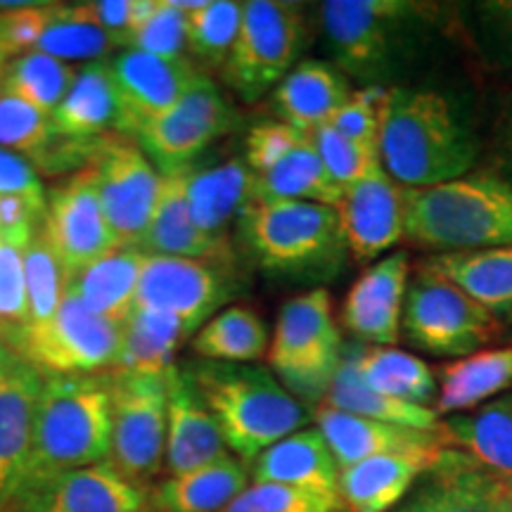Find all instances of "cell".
Listing matches in <instances>:
<instances>
[{"label": "cell", "mask_w": 512, "mask_h": 512, "mask_svg": "<svg viewBox=\"0 0 512 512\" xmlns=\"http://www.w3.org/2000/svg\"><path fill=\"white\" fill-rule=\"evenodd\" d=\"M318 406L335 408V411L358 415V418L389 422V425L413 427V430H437L439 427L434 408L392 399L368 387L356 368V344H344L342 361L332 375L325 399Z\"/></svg>", "instance_id": "1f68e13d"}, {"label": "cell", "mask_w": 512, "mask_h": 512, "mask_svg": "<svg viewBox=\"0 0 512 512\" xmlns=\"http://www.w3.org/2000/svg\"><path fill=\"white\" fill-rule=\"evenodd\" d=\"M399 512H432V510H430V505L425 503V498H422L420 494H415L406 505H401Z\"/></svg>", "instance_id": "9f6ffc18"}, {"label": "cell", "mask_w": 512, "mask_h": 512, "mask_svg": "<svg viewBox=\"0 0 512 512\" xmlns=\"http://www.w3.org/2000/svg\"><path fill=\"white\" fill-rule=\"evenodd\" d=\"M185 195L195 226L214 242H228L230 223H238L252 195V171L245 159H226L216 166H190Z\"/></svg>", "instance_id": "4316f807"}, {"label": "cell", "mask_w": 512, "mask_h": 512, "mask_svg": "<svg viewBox=\"0 0 512 512\" xmlns=\"http://www.w3.org/2000/svg\"><path fill=\"white\" fill-rule=\"evenodd\" d=\"M242 3L209 0L185 10V50L204 67H223L238 36Z\"/></svg>", "instance_id": "7bdbcfd3"}, {"label": "cell", "mask_w": 512, "mask_h": 512, "mask_svg": "<svg viewBox=\"0 0 512 512\" xmlns=\"http://www.w3.org/2000/svg\"><path fill=\"white\" fill-rule=\"evenodd\" d=\"M508 140H510V147H512V112H510V124H508Z\"/></svg>", "instance_id": "680465c9"}, {"label": "cell", "mask_w": 512, "mask_h": 512, "mask_svg": "<svg viewBox=\"0 0 512 512\" xmlns=\"http://www.w3.org/2000/svg\"><path fill=\"white\" fill-rule=\"evenodd\" d=\"M192 351L202 361L252 363L268 356V328L252 306L233 304L211 316L192 337Z\"/></svg>", "instance_id": "74e56055"}, {"label": "cell", "mask_w": 512, "mask_h": 512, "mask_svg": "<svg viewBox=\"0 0 512 512\" xmlns=\"http://www.w3.org/2000/svg\"><path fill=\"white\" fill-rule=\"evenodd\" d=\"M110 375V463L128 482L150 491L164 470V375Z\"/></svg>", "instance_id": "9c48e42d"}, {"label": "cell", "mask_w": 512, "mask_h": 512, "mask_svg": "<svg viewBox=\"0 0 512 512\" xmlns=\"http://www.w3.org/2000/svg\"><path fill=\"white\" fill-rule=\"evenodd\" d=\"M185 375L214 415L230 451L242 463H254L266 448L299 432L309 413L271 370L247 363L190 361Z\"/></svg>", "instance_id": "3957f363"}, {"label": "cell", "mask_w": 512, "mask_h": 512, "mask_svg": "<svg viewBox=\"0 0 512 512\" xmlns=\"http://www.w3.org/2000/svg\"><path fill=\"white\" fill-rule=\"evenodd\" d=\"M325 169L335 178L339 188H349L358 178L368 174L373 166L380 164V147L375 143H358V140L339 136L335 128L323 126L311 133Z\"/></svg>", "instance_id": "7dc6e473"}, {"label": "cell", "mask_w": 512, "mask_h": 512, "mask_svg": "<svg viewBox=\"0 0 512 512\" xmlns=\"http://www.w3.org/2000/svg\"><path fill=\"white\" fill-rule=\"evenodd\" d=\"M498 320L441 275L420 268L408 283L401 335L432 356H470L498 335Z\"/></svg>", "instance_id": "30bf717a"}, {"label": "cell", "mask_w": 512, "mask_h": 512, "mask_svg": "<svg viewBox=\"0 0 512 512\" xmlns=\"http://www.w3.org/2000/svg\"><path fill=\"white\" fill-rule=\"evenodd\" d=\"M240 114L207 74L197 72L185 93L138 133L136 143L159 174L188 169L216 140L240 126Z\"/></svg>", "instance_id": "8fae6325"}, {"label": "cell", "mask_w": 512, "mask_h": 512, "mask_svg": "<svg viewBox=\"0 0 512 512\" xmlns=\"http://www.w3.org/2000/svg\"><path fill=\"white\" fill-rule=\"evenodd\" d=\"M8 57L0 53V91H3V76H5V69H8Z\"/></svg>", "instance_id": "6f0895ef"}, {"label": "cell", "mask_w": 512, "mask_h": 512, "mask_svg": "<svg viewBox=\"0 0 512 512\" xmlns=\"http://www.w3.org/2000/svg\"><path fill=\"white\" fill-rule=\"evenodd\" d=\"M512 384V347L484 349L439 368L434 413L458 415L494 399Z\"/></svg>", "instance_id": "e575fe53"}, {"label": "cell", "mask_w": 512, "mask_h": 512, "mask_svg": "<svg viewBox=\"0 0 512 512\" xmlns=\"http://www.w3.org/2000/svg\"><path fill=\"white\" fill-rule=\"evenodd\" d=\"M475 10L486 50L498 62L512 64V0H486Z\"/></svg>", "instance_id": "f5cc1de1"}, {"label": "cell", "mask_w": 512, "mask_h": 512, "mask_svg": "<svg viewBox=\"0 0 512 512\" xmlns=\"http://www.w3.org/2000/svg\"><path fill=\"white\" fill-rule=\"evenodd\" d=\"M166 384V451L164 470L169 477L185 475L226 456V444L214 415L192 387L183 366L164 373Z\"/></svg>", "instance_id": "ffe728a7"}, {"label": "cell", "mask_w": 512, "mask_h": 512, "mask_svg": "<svg viewBox=\"0 0 512 512\" xmlns=\"http://www.w3.org/2000/svg\"><path fill=\"white\" fill-rule=\"evenodd\" d=\"M304 38L302 5L280 0L242 3L238 36L221 67L223 83L240 100H261L297 67Z\"/></svg>", "instance_id": "ba28073f"}, {"label": "cell", "mask_w": 512, "mask_h": 512, "mask_svg": "<svg viewBox=\"0 0 512 512\" xmlns=\"http://www.w3.org/2000/svg\"><path fill=\"white\" fill-rule=\"evenodd\" d=\"M356 368L368 387L392 399L415 406H427L437 399V377L432 368L408 351L396 347H356Z\"/></svg>", "instance_id": "f35d334b"}, {"label": "cell", "mask_w": 512, "mask_h": 512, "mask_svg": "<svg viewBox=\"0 0 512 512\" xmlns=\"http://www.w3.org/2000/svg\"><path fill=\"white\" fill-rule=\"evenodd\" d=\"M143 512H155V510H152V508H150V505H147V508H145Z\"/></svg>", "instance_id": "91938a15"}, {"label": "cell", "mask_w": 512, "mask_h": 512, "mask_svg": "<svg viewBox=\"0 0 512 512\" xmlns=\"http://www.w3.org/2000/svg\"><path fill=\"white\" fill-rule=\"evenodd\" d=\"M0 512H10V510L8 508H0Z\"/></svg>", "instance_id": "94428289"}, {"label": "cell", "mask_w": 512, "mask_h": 512, "mask_svg": "<svg viewBox=\"0 0 512 512\" xmlns=\"http://www.w3.org/2000/svg\"><path fill=\"white\" fill-rule=\"evenodd\" d=\"M107 453L110 375H43L29 463L15 501L64 472L105 463Z\"/></svg>", "instance_id": "7a4b0ae2"}, {"label": "cell", "mask_w": 512, "mask_h": 512, "mask_svg": "<svg viewBox=\"0 0 512 512\" xmlns=\"http://www.w3.org/2000/svg\"><path fill=\"white\" fill-rule=\"evenodd\" d=\"M43 233L60 256L67 278L117 249L102 211L93 166L62 178L46 192Z\"/></svg>", "instance_id": "9a60e30c"}, {"label": "cell", "mask_w": 512, "mask_h": 512, "mask_svg": "<svg viewBox=\"0 0 512 512\" xmlns=\"http://www.w3.org/2000/svg\"><path fill=\"white\" fill-rule=\"evenodd\" d=\"M380 162L401 188H430L467 176L477 145L437 91L389 88L380 107Z\"/></svg>", "instance_id": "6da1fadb"}, {"label": "cell", "mask_w": 512, "mask_h": 512, "mask_svg": "<svg viewBox=\"0 0 512 512\" xmlns=\"http://www.w3.org/2000/svg\"><path fill=\"white\" fill-rule=\"evenodd\" d=\"M318 15L339 72L377 81L394 69L425 8L406 0H325Z\"/></svg>", "instance_id": "52a82bcc"}, {"label": "cell", "mask_w": 512, "mask_h": 512, "mask_svg": "<svg viewBox=\"0 0 512 512\" xmlns=\"http://www.w3.org/2000/svg\"><path fill=\"white\" fill-rule=\"evenodd\" d=\"M140 247H117L67 278V292L98 316L124 325L136 309L140 271L145 264Z\"/></svg>", "instance_id": "f1b7e54d"}, {"label": "cell", "mask_w": 512, "mask_h": 512, "mask_svg": "<svg viewBox=\"0 0 512 512\" xmlns=\"http://www.w3.org/2000/svg\"><path fill=\"white\" fill-rule=\"evenodd\" d=\"M240 290L233 261L145 256L136 306L169 313L181 320L190 335L216 316Z\"/></svg>", "instance_id": "7c38bea8"}, {"label": "cell", "mask_w": 512, "mask_h": 512, "mask_svg": "<svg viewBox=\"0 0 512 512\" xmlns=\"http://www.w3.org/2000/svg\"><path fill=\"white\" fill-rule=\"evenodd\" d=\"M238 235L261 271L285 280H330L349 249L335 207L297 200H249Z\"/></svg>", "instance_id": "277c9868"}, {"label": "cell", "mask_w": 512, "mask_h": 512, "mask_svg": "<svg viewBox=\"0 0 512 512\" xmlns=\"http://www.w3.org/2000/svg\"><path fill=\"white\" fill-rule=\"evenodd\" d=\"M249 200H297L337 209L342 188L325 169L311 136H304L278 164L264 174H252Z\"/></svg>", "instance_id": "d590c367"}, {"label": "cell", "mask_w": 512, "mask_h": 512, "mask_svg": "<svg viewBox=\"0 0 512 512\" xmlns=\"http://www.w3.org/2000/svg\"><path fill=\"white\" fill-rule=\"evenodd\" d=\"M403 230L432 252L512 247V185L494 176H463L403 192Z\"/></svg>", "instance_id": "5b68a950"}, {"label": "cell", "mask_w": 512, "mask_h": 512, "mask_svg": "<svg viewBox=\"0 0 512 512\" xmlns=\"http://www.w3.org/2000/svg\"><path fill=\"white\" fill-rule=\"evenodd\" d=\"M342 349V330L328 290L316 287L280 306L268 361L299 403H313L316 408L325 399Z\"/></svg>", "instance_id": "8992f818"}, {"label": "cell", "mask_w": 512, "mask_h": 512, "mask_svg": "<svg viewBox=\"0 0 512 512\" xmlns=\"http://www.w3.org/2000/svg\"><path fill=\"white\" fill-rule=\"evenodd\" d=\"M121 48L114 36L91 22L83 3H57L48 29L43 31L36 50L55 60H105L107 53Z\"/></svg>", "instance_id": "60d3db41"}, {"label": "cell", "mask_w": 512, "mask_h": 512, "mask_svg": "<svg viewBox=\"0 0 512 512\" xmlns=\"http://www.w3.org/2000/svg\"><path fill=\"white\" fill-rule=\"evenodd\" d=\"M316 430L323 434L339 470L361 460L384 456V453L441 451L446 448L437 430H413V427L389 425V422L358 418V415L335 411L328 406L313 408Z\"/></svg>", "instance_id": "7402d4cb"}, {"label": "cell", "mask_w": 512, "mask_h": 512, "mask_svg": "<svg viewBox=\"0 0 512 512\" xmlns=\"http://www.w3.org/2000/svg\"><path fill=\"white\" fill-rule=\"evenodd\" d=\"M76 74H79V69L69 62L55 60V57L34 50V53L8 62L3 76V91L19 95V98L36 105L38 110L53 114L57 105L67 98Z\"/></svg>", "instance_id": "b9f144b4"}, {"label": "cell", "mask_w": 512, "mask_h": 512, "mask_svg": "<svg viewBox=\"0 0 512 512\" xmlns=\"http://www.w3.org/2000/svg\"><path fill=\"white\" fill-rule=\"evenodd\" d=\"M145 50V53L169 57H185V10L176 0H157L155 15L128 41V50Z\"/></svg>", "instance_id": "681fc988"}, {"label": "cell", "mask_w": 512, "mask_h": 512, "mask_svg": "<svg viewBox=\"0 0 512 512\" xmlns=\"http://www.w3.org/2000/svg\"><path fill=\"white\" fill-rule=\"evenodd\" d=\"M247 477V465L226 453L185 475L164 477L147 491V505L155 512H221L247 489Z\"/></svg>", "instance_id": "f546056e"}, {"label": "cell", "mask_w": 512, "mask_h": 512, "mask_svg": "<svg viewBox=\"0 0 512 512\" xmlns=\"http://www.w3.org/2000/svg\"><path fill=\"white\" fill-rule=\"evenodd\" d=\"M83 10H86L91 22H95L102 31H107V34L117 38L121 48H126L131 0H95V3H83Z\"/></svg>", "instance_id": "11a10c76"}, {"label": "cell", "mask_w": 512, "mask_h": 512, "mask_svg": "<svg viewBox=\"0 0 512 512\" xmlns=\"http://www.w3.org/2000/svg\"><path fill=\"white\" fill-rule=\"evenodd\" d=\"M121 342L124 325L98 316L64 292L53 323L31 339L24 358L43 375H102L117 366Z\"/></svg>", "instance_id": "5bb4252c"}, {"label": "cell", "mask_w": 512, "mask_h": 512, "mask_svg": "<svg viewBox=\"0 0 512 512\" xmlns=\"http://www.w3.org/2000/svg\"><path fill=\"white\" fill-rule=\"evenodd\" d=\"M446 448H456L494 475L512 482V394L475 413L439 422Z\"/></svg>", "instance_id": "d6a6232c"}, {"label": "cell", "mask_w": 512, "mask_h": 512, "mask_svg": "<svg viewBox=\"0 0 512 512\" xmlns=\"http://www.w3.org/2000/svg\"><path fill=\"white\" fill-rule=\"evenodd\" d=\"M252 477L254 482L339 496V467L318 430H299L266 448L252 463Z\"/></svg>", "instance_id": "83f0119b"}, {"label": "cell", "mask_w": 512, "mask_h": 512, "mask_svg": "<svg viewBox=\"0 0 512 512\" xmlns=\"http://www.w3.org/2000/svg\"><path fill=\"white\" fill-rule=\"evenodd\" d=\"M494 316L512 313V247L434 254L422 264Z\"/></svg>", "instance_id": "4dcf8cb0"}, {"label": "cell", "mask_w": 512, "mask_h": 512, "mask_svg": "<svg viewBox=\"0 0 512 512\" xmlns=\"http://www.w3.org/2000/svg\"><path fill=\"white\" fill-rule=\"evenodd\" d=\"M57 3H0V53L8 60L34 53Z\"/></svg>", "instance_id": "c3c4849f"}, {"label": "cell", "mask_w": 512, "mask_h": 512, "mask_svg": "<svg viewBox=\"0 0 512 512\" xmlns=\"http://www.w3.org/2000/svg\"><path fill=\"white\" fill-rule=\"evenodd\" d=\"M24 275H27L29 299V342L53 323L67 292V271L55 254L43 226L31 238L24 252ZM29 347V344H27Z\"/></svg>", "instance_id": "ab89813d"}, {"label": "cell", "mask_w": 512, "mask_h": 512, "mask_svg": "<svg viewBox=\"0 0 512 512\" xmlns=\"http://www.w3.org/2000/svg\"><path fill=\"white\" fill-rule=\"evenodd\" d=\"M190 337V330L178 318L136 306L124 323V342L112 373L164 375L171 366H176V351Z\"/></svg>", "instance_id": "8d00e7d4"}, {"label": "cell", "mask_w": 512, "mask_h": 512, "mask_svg": "<svg viewBox=\"0 0 512 512\" xmlns=\"http://www.w3.org/2000/svg\"><path fill=\"white\" fill-rule=\"evenodd\" d=\"M55 136L102 138L117 133V95L110 60L86 62L57 110L50 114Z\"/></svg>", "instance_id": "836d02e7"}, {"label": "cell", "mask_w": 512, "mask_h": 512, "mask_svg": "<svg viewBox=\"0 0 512 512\" xmlns=\"http://www.w3.org/2000/svg\"><path fill=\"white\" fill-rule=\"evenodd\" d=\"M411 259L394 252L375 261L354 285L342 304V325L370 347H394L401 337Z\"/></svg>", "instance_id": "d6986e66"}, {"label": "cell", "mask_w": 512, "mask_h": 512, "mask_svg": "<svg viewBox=\"0 0 512 512\" xmlns=\"http://www.w3.org/2000/svg\"><path fill=\"white\" fill-rule=\"evenodd\" d=\"M43 373L0 344V508L15 501L29 463Z\"/></svg>", "instance_id": "ac0fdd59"}, {"label": "cell", "mask_w": 512, "mask_h": 512, "mask_svg": "<svg viewBox=\"0 0 512 512\" xmlns=\"http://www.w3.org/2000/svg\"><path fill=\"white\" fill-rule=\"evenodd\" d=\"M147 489L131 484L107 463L79 467L17 498L10 512H143Z\"/></svg>", "instance_id": "44dd1931"}, {"label": "cell", "mask_w": 512, "mask_h": 512, "mask_svg": "<svg viewBox=\"0 0 512 512\" xmlns=\"http://www.w3.org/2000/svg\"><path fill=\"white\" fill-rule=\"evenodd\" d=\"M403 192L406 188L392 181L382 162L342 190L337 204L339 228L356 261H373L406 240Z\"/></svg>", "instance_id": "e0dca14e"}, {"label": "cell", "mask_w": 512, "mask_h": 512, "mask_svg": "<svg viewBox=\"0 0 512 512\" xmlns=\"http://www.w3.org/2000/svg\"><path fill=\"white\" fill-rule=\"evenodd\" d=\"M384 91L377 86L363 88V91L351 93V98L344 102L330 121V128H335L339 136L358 140V143H375L380 138V107Z\"/></svg>", "instance_id": "f907efd6"}, {"label": "cell", "mask_w": 512, "mask_h": 512, "mask_svg": "<svg viewBox=\"0 0 512 512\" xmlns=\"http://www.w3.org/2000/svg\"><path fill=\"white\" fill-rule=\"evenodd\" d=\"M0 195H22L46 204V188L34 164L19 152L0 147Z\"/></svg>", "instance_id": "db71d44e"}, {"label": "cell", "mask_w": 512, "mask_h": 512, "mask_svg": "<svg viewBox=\"0 0 512 512\" xmlns=\"http://www.w3.org/2000/svg\"><path fill=\"white\" fill-rule=\"evenodd\" d=\"M304 133L294 131L283 121H261L249 128L245 140V164L252 174H264L273 164H278L287 152L297 147Z\"/></svg>", "instance_id": "816d5d0a"}, {"label": "cell", "mask_w": 512, "mask_h": 512, "mask_svg": "<svg viewBox=\"0 0 512 512\" xmlns=\"http://www.w3.org/2000/svg\"><path fill=\"white\" fill-rule=\"evenodd\" d=\"M55 136L53 119L19 95L0 91V147L34 159Z\"/></svg>", "instance_id": "f6af8a7d"}, {"label": "cell", "mask_w": 512, "mask_h": 512, "mask_svg": "<svg viewBox=\"0 0 512 512\" xmlns=\"http://www.w3.org/2000/svg\"><path fill=\"white\" fill-rule=\"evenodd\" d=\"M351 93L354 91L349 88L347 74L328 62L304 60L275 86L273 110L280 114L283 124L311 136L330 124Z\"/></svg>", "instance_id": "d4e9b609"}, {"label": "cell", "mask_w": 512, "mask_h": 512, "mask_svg": "<svg viewBox=\"0 0 512 512\" xmlns=\"http://www.w3.org/2000/svg\"><path fill=\"white\" fill-rule=\"evenodd\" d=\"M441 451L384 453L339 470V498L347 512H389L427 475Z\"/></svg>", "instance_id": "cb8c5ba5"}, {"label": "cell", "mask_w": 512, "mask_h": 512, "mask_svg": "<svg viewBox=\"0 0 512 512\" xmlns=\"http://www.w3.org/2000/svg\"><path fill=\"white\" fill-rule=\"evenodd\" d=\"M110 72L117 95V133L136 138L152 119L176 105L200 69L188 55L169 60L131 48L110 60Z\"/></svg>", "instance_id": "2e32d148"}, {"label": "cell", "mask_w": 512, "mask_h": 512, "mask_svg": "<svg viewBox=\"0 0 512 512\" xmlns=\"http://www.w3.org/2000/svg\"><path fill=\"white\" fill-rule=\"evenodd\" d=\"M221 512H347L342 498L287 484L254 482Z\"/></svg>", "instance_id": "bcb514c9"}, {"label": "cell", "mask_w": 512, "mask_h": 512, "mask_svg": "<svg viewBox=\"0 0 512 512\" xmlns=\"http://www.w3.org/2000/svg\"><path fill=\"white\" fill-rule=\"evenodd\" d=\"M188 171L190 166L188 169L162 174V188H159L155 216H152V223L147 228V235L140 249L152 256L233 261L235 256L230 242H214L192 221L188 195H185Z\"/></svg>", "instance_id": "484cf974"}, {"label": "cell", "mask_w": 512, "mask_h": 512, "mask_svg": "<svg viewBox=\"0 0 512 512\" xmlns=\"http://www.w3.org/2000/svg\"><path fill=\"white\" fill-rule=\"evenodd\" d=\"M95 185L117 247H140L155 216L162 174L133 138L110 133L93 162Z\"/></svg>", "instance_id": "4fadbf2b"}, {"label": "cell", "mask_w": 512, "mask_h": 512, "mask_svg": "<svg viewBox=\"0 0 512 512\" xmlns=\"http://www.w3.org/2000/svg\"><path fill=\"white\" fill-rule=\"evenodd\" d=\"M24 252H27V247L0 242V344L19 356H24L29 344Z\"/></svg>", "instance_id": "ee69618b"}, {"label": "cell", "mask_w": 512, "mask_h": 512, "mask_svg": "<svg viewBox=\"0 0 512 512\" xmlns=\"http://www.w3.org/2000/svg\"><path fill=\"white\" fill-rule=\"evenodd\" d=\"M418 494L432 512H512V482L456 448H444Z\"/></svg>", "instance_id": "603a6c76"}]
</instances>
